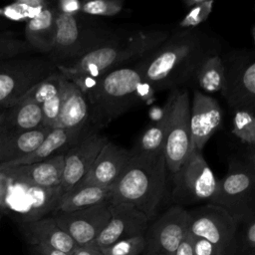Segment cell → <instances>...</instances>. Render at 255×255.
Wrapping results in <instances>:
<instances>
[{
	"mask_svg": "<svg viewBox=\"0 0 255 255\" xmlns=\"http://www.w3.org/2000/svg\"><path fill=\"white\" fill-rule=\"evenodd\" d=\"M219 50L217 40L206 32L180 29L136 64L151 91L175 90L191 81L201 63Z\"/></svg>",
	"mask_w": 255,
	"mask_h": 255,
	"instance_id": "cell-1",
	"label": "cell"
},
{
	"mask_svg": "<svg viewBox=\"0 0 255 255\" xmlns=\"http://www.w3.org/2000/svg\"><path fill=\"white\" fill-rule=\"evenodd\" d=\"M169 34L158 29L119 31L94 51L73 62L56 65V68L72 82L95 79L110 70L142 59L162 44Z\"/></svg>",
	"mask_w": 255,
	"mask_h": 255,
	"instance_id": "cell-2",
	"label": "cell"
},
{
	"mask_svg": "<svg viewBox=\"0 0 255 255\" xmlns=\"http://www.w3.org/2000/svg\"><path fill=\"white\" fill-rule=\"evenodd\" d=\"M136 62L110 70L95 79L74 82L85 94L90 121L95 128L108 126L144 96L143 87L147 85Z\"/></svg>",
	"mask_w": 255,
	"mask_h": 255,
	"instance_id": "cell-3",
	"label": "cell"
},
{
	"mask_svg": "<svg viewBox=\"0 0 255 255\" xmlns=\"http://www.w3.org/2000/svg\"><path fill=\"white\" fill-rule=\"evenodd\" d=\"M167 167L162 152L147 154L130 149V157L113 187L111 204L127 203L150 221L166 194Z\"/></svg>",
	"mask_w": 255,
	"mask_h": 255,
	"instance_id": "cell-4",
	"label": "cell"
},
{
	"mask_svg": "<svg viewBox=\"0 0 255 255\" xmlns=\"http://www.w3.org/2000/svg\"><path fill=\"white\" fill-rule=\"evenodd\" d=\"M116 34V31L89 23L78 15H67L57 11V34L48 58L61 65L73 62L99 48Z\"/></svg>",
	"mask_w": 255,
	"mask_h": 255,
	"instance_id": "cell-5",
	"label": "cell"
},
{
	"mask_svg": "<svg viewBox=\"0 0 255 255\" xmlns=\"http://www.w3.org/2000/svg\"><path fill=\"white\" fill-rule=\"evenodd\" d=\"M211 203L225 209L237 223L255 213L254 154L248 161L229 159L228 170L218 180Z\"/></svg>",
	"mask_w": 255,
	"mask_h": 255,
	"instance_id": "cell-6",
	"label": "cell"
},
{
	"mask_svg": "<svg viewBox=\"0 0 255 255\" xmlns=\"http://www.w3.org/2000/svg\"><path fill=\"white\" fill-rule=\"evenodd\" d=\"M55 71L56 65L49 58L21 56L0 62V109L20 102Z\"/></svg>",
	"mask_w": 255,
	"mask_h": 255,
	"instance_id": "cell-7",
	"label": "cell"
},
{
	"mask_svg": "<svg viewBox=\"0 0 255 255\" xmlns=\"http://www.w3.org/2000/svg\"><path fill=\"white\" fill-rule=\"evenodd\" d=\"M172 175L171 198L174 205L184 207L212 202L217 191L218 179L200 151L192 149Z\"/></svg>",
	"mask_w": 255,
	"mask_h": 255,
	"instance_id": "cell-8",
	"label": "cell"
},
{
	"mask_svg": "<svg viewBox=\"0 0 255 255\" xmlns=\"http://www.w3.org/2000/svg\"><path fill=\"white\" fill-rule=\"evenodd\" d=\"M63 194L61 186L44 188L10 179L2 211L20 224L35 221L51 215Z\"/></svg>",
	"mask_w": 255,
	"mask_h": 255,
	"instance_id": "cell-9",
	"label": "cell"
},
{
	"mask_svg": "<svg viewBox=\"0 0 255 255\" xmlns=\"http://www.w3.org/2000/svg\"><path fill=\"white\" fill-rule=\"evenodd\" d=\"M168 102L169 117L162 153L167 170L173 174L192 150L189 93L186 89L173 90Z\"/></svg>",
	"mask_w": 255,
	"mask_h": 255,
	"instance_id": "cell-10",
	"label": "cell"
},
{
	"mask_svg": "<svg viewBox=\"0 0 255 255\" xmlns=\"http://www.w3.org/2000/svg\"><path fill=\"white\" fill-rule=\"evenodd\" d=\"M187 232L214 244L225 255L236 253L237 222L221 206L205 203L187 210Z\"/></svg>",
	"mask_w": 255,
	"mask_h": 255,
	"instance_id": "cell-11",
	"label": "cell"
},
{
	"mask_svg": "<svg viewBox=\"0 0 255 255\" xmlns=\"http://www.w3.org/2000/svg\"><path fill=\"white\" fill-rule=\"evenodd\" d=\"M224 87L221 92L228 105L255 109V57L246 50L234 51L222 57Z\"/></svg>",
	"mask_w": 255,
	"mask_h": 255,
	"instance_id": "cell-12",
	"label": "cell"
},
{
	"mask_svg": "<svg viewBox=\"0 0 255 255\" xmlns=\"http://www.w3.org/2000/svg\"><path fill=\"white\" fill-rule=\"evenodd\" d=\"M187 233V209L172 205L148 224L141 254L173 255Z\"/></svg>",
	"mask_w": 255,
	"mask_h": 255,
	"instance_id": "cell-13",
	"label": "cell"
},
{
	"mask_svg": "<svg viewBox=\"0 0 255 255\" xmlns=\"http://www.w3.org/2000/svg\"><path fill=\"white\" fill-rule=\"evenodd\" d=\"M51 215L78 246L94 243L111 217V202L71 211H54Z\"/></svg>",
	"mask_w": 255,
	"mask_h": 255,
	"instance_id": "cell-14",
	"label": "cell"
},
{
	"mask_svg": "<svg viewBox=\"0 0 255 255\" xmlns=\"http://www.w3.org/2000/svg\"><path fill=\"white\" fill-rule=\"evenodd\" d=\"M108 141L105 135L92 130L64 153L61 182L64 193L86 176L101 149Z\"/></svg>",
	"mask_w": 255,
	"mask_h": 255,
	"instance_id": "cell-15",
	"label": "cell"
},
{
	"mask_svg": "<svg viewBox=\"0 0 255 255\" xmlns=\"http://www.w3.org/2000/svg\"><path fill=\"white\" fill-rule=\"evenodd\" d=\"M222 122L223 112L218 101L199 90H194L189 114L192 149L201 152Z\"/></svg>",
	"mask_w": 255,
	"mask_h": 255,
	"instance_id": "cell-16",
	"label": "cell"
},
{
	"mask_svg": "<svg viewBox=\"0 0 255 255\" xmlns=\"http://www.w3.org/2000/svg\"><path fill=\"white\" fill-rule=\"evenodd\" d=\"M148 224V218L132 205L111 204V217L95 240V244L104 249L119 240L144 234Z\"/></svg>",
	"mask_w": 255,
	"mask_h": 255,
	"instance_id": "cell-17",
	"label": "cell"
},
{
	"mask_svg": "<svg viewBox=\"0 0 255 255\" xmlns=\"http://www.w3.org/2000/svg\"><path fill=\"white\" fill-rule=\"evenodd\" d=\"M129 157L130 150L108 141L101 149L86 176L78 184L113 188Z\"/></svg>",
	"mask_w": 255,
	"mask_h": 255,
	"instance_id": "cell-18",
	"label": "cell"
},
{
	"mask_svg": "<svg viewBox=\"0 0 255 255\" xmlns=\"http://www.w3.org/2000/svg\"><path fill=\"white\" fill-rule=\"evenodd\" d=\"M64 167V153L43 161L2 170L10 179L31 185L55 188L61 186Z\"/></svg>",
	"mask_w": 255,
	"mask_h": 255,
	"instance_id": "cell-19",
	"label": "cell"
},
{
	"mask_svg": "<svg viewBox=\"0 0 255 255\" xmlns=\"http://www.w3.org/2000/svg\"><path fill=\"white\" fill-rule=\"evenodd\" d=\"M90 131L92 130H90L89 128L84 129L52 128L35 150L24 157L7 164L2 170L43 161L55 155L65 153Z\"/></svg>",
	"mask_w": 255,
	"mask_h": 255,
	"instance_id": "cell-20",
	"label": "cell"
},
{
	"mask_svg": "<svg viewBox=\"0 0 255 255\" xmlns=\"http://www.w3.org/2000/svg\"><path fill=\"white\" fill-rule=\"evenodd\" d=\"M20 230L30 245H45L70 255L78 246L52 215L21 223Z\"/></svg>",
	"mask_w": 255,
	"mask_h": 255,
	"instance_id": "cell-21",
	"label": "cell"
},
{
	"mask_svg": "<svg viewBox=\"0 0 255 255\" xmlns=\"http://www.w3.org/2000/svg\"><path fill=\"white\" fill-rule=\"evenodd\" d=\"M90 123V109L85 94L77 84L65 78L56 128L84 129L89 128Z\"/></svg>",
	"mask_w": 255,
	"mask_h": 255,
	"instance_id": "cell-22",
	"label": "cell"
},
{
	"mask_svg": "<svg viewBox=\"0 0 255 255\" xmlns=\"http://www.w3.org/2000/svg\"><path fill=\"white\" fill-rule=\"evenodd\" d=\"M52 128L41 127L28 131L0 133V170L35 150Z\"/></svg>",
	"mask_w": 255,
	"mask_h": 255,
	"instance_id": "cell-23",
	"label": "cell"
},
{
	"mask_svg": "<svg viewBox=\"0 0 255 255\" xmlns=\"http://www.w3.org/2000/svg\"><path fill=\"white\" fill-rule=\"evenodd\" d=\"M57 34V10L50 5L25 24V41L32 48L44 54H49L54 46Z\"/></svg>",
	"mask_w": 255,
	"mask_h": 255,
	"instance_id": "cell-24",
	"label": "cell"
},
{
	"mask_svg": "<svg viewBox=\"0 0 255 255\" xmlns=\"http://www.w3.org/2000/svg\"><path fill=\"white\" fill-rule=\"evenodd\" d=\"M41 127H43L41 107L27 98H23L10 108L3 109L0 116V133L28 131Z\"/></svg>",
	"mask_w": 255,
	"mask_h": 255,
	"instance_id": "cell-25",
	"label": "cell"
},
{
	"mask_svg": "<svg viewBox=\"0 0 255 255\" xmlns=\"http://www.w3.org/2000/svg\"><path fill=\"white\" fill-rule=\"evenodd\" d=\"M112 191L113 188L77 184L62 195L54 211L71 212L108 202L111 200Z\"/></svg>",
	"mask_w": 255,
	"mask_h": 255,
	"instance_id": "cell-26",
	"label": "cell"
},
{
	"mask_svg": "<svg viewBox=\"0 0 255 255\" xmlns=\"http://www.w3.org/2000/svg\"><path fill=\"white\" fill-rule=\"evenodd\" d=\"M224 64L219 53L205 59L196 70L193 79L198 87L207 93L222 92L224 87Z\"/></svg>",
	"mask_w": 255,
	"mask_h": 255,
	"instance_id": "cell-27",
	"label": "cell"
},
{
	"mask_svg": "<svg viewBox=\"0 0 255 255\" xmlns=\"http://www.w3.org/2000/svg\"><path fill=\"white\" fill-rule=\"evenodd\" d=\"M169 117V102H167L162 110L161 117L151 126H149L141 134L138 142L131 150L140 153H159L162 152L165 139L167 124Z\"/></svg>",
	"mask_w": 255,
	"mask_h": 255,
	"instance_id": "cell-28",
	"label": "cell"
},
{
	"mask_svg": "<svg viewBox=\"0 0 255 255\" xmlns=\"http://www.w3.org/2000/svg\"><path fill=\"white\" fill-rule=\"evenodd\" d=\"M250 108L234 109L232 120V133L251 148L255 144V116Z\"/></svg>",
	"mask_w": 255,
	"mask_h": 255,
	"instance_id": "cell-29",
	"label": "cell"
},
{
	"mask_svg": "<svg viewBox=\"0 0 255 255\" xmlns=\"http://www.w3.org/2000/svg\"><path fill=\"white\" fill-rule=\"evenodd\" d=\"M49 5L50 3L45 0H20L8 6L1 7L0 18L27 22Z\"/></svg>",
	"mask_w": 255,
	"mask_h": 255,
	"instance_id": "cell-30",
	"label": "cell"
},
{
	"mask_svg": "<svg viewBox=\"0 0 255 255\" xmlns=\"http://www.w3.org/2000/svg\"><path fill=\"white\" fill-rule=\"evenodd\" d=\"M65 77L57 70L32 88L24 98L32 100L41 106L49 99L61 93Z\"/></svg>",
	"mask_w": 255,
	"mask_h": 255,
	"instance_id": "cell-31",
	"label": "cell"
},
{
	"mask_svg": "<svg viewBox=\"0 0 255 255\" xmlns=\"http://www.w3.org/2000/svg\"><path fill=\"white\" fill-rule=\"evenodd\" d=\"M33 50L24 39L12 32H0V62L25 56Z\"/></svg>",
	"mask_w": 255,
	"mask_h": 255,
	"instance_id": "cell-32",
	"label": "cell"
},
{
	"mask_svg": "<svg viewBox=\"0 0 255 255\" xmlns=\"http://www.w3.org/2000/svg\"><path fill=\"white\" fill-rule=\"evenodd\" d=\"M236 232V250L241 255H255V213L239 223Z\"/></svg>",
	"mask_w": 255,
	"mask_h": 255,
	"instance_id": "cell-33",
	"label": "cell"
},
{
	"mask_svg": "<svg viewBox=\"0 0 255 255\" xmlns=\"http://www.w3.org/2000/svg\"><path fill=\"white\" fill-rule=\"evenodd\" d=\"M145 246L144 234L119 240L101 249L103 255H140Z\"/></svg>",
	"mask_w": 255,
	"mask_h": 255,
	"instance_id": "cell-34",
	"label": "cell"
},
{
	"mask_svg": "<svg viewBox=\"0 0 255 255\" xmlns=\"http://www.w3.org/2000/svg\"><path fill=\"white\" fill-rule=\"evenodd\" d=\"M124 7L122 0H92L82 2L81 13L89 16L113 17L118 15Z\"/></svg>",
	"mask_w": 255,
	"mask_h": 255,
	"instance_id": "cell-35",
	"label": "cell"
},
{
	"mask_svg": "<svg viewBox=\"0 0 255 255\" xmlns=\"http://www.w3.org/2000/svg\"><path fill=\"white\" fill-rule=\"evenodd\" d=\"M213 0H200L198 4L189 8L187 14L179 21L180 29H193L205 22L212 12Z\"/></svg>",
	"mask_w": 255,
	"mask_h": 255,
	"instance_id": "cell-36",
	"label": "cell"
},
{
	"mask_svg": "<svg viewBox=\"0 0 255 255\" xmlns=\"http://www.w3.org/2000/svg\"><path fill=\"white\" fill-rule=\"evenodd\" d=\"M191 237L193 255H225L220 248L210 243L209 241L202 238H197L193 236Z\"/></svg>",
	"mask_w": 255,
	"mask_h": 255,
	"instance_id": "cell-37",
	"label": "cell"
},
{
	"mask_svg": "<svg viewBox=\"0 0 255 255\" xmlns=\"http://www.w3.org/2000/svg\"><path fill=\"white\" fill-rule=\"evenodd\" d=\"M55 8L62 14L78 15L81 12L82 2L79 0H61L57 3Z\"/></svg>",
	"mask_w": 255,
	"mask_h": 255,
	"instance_id": "cell-38",
	"label": "cell"
},
{
	"mask_svg": "<svg viewBox=\"0 0 255 255\" xmlns=\"http://www.w3.org/2000/svg\"><path fill=\"white\" fill-rule=\"evenodd\" d=\"M71 255H103V252L94 242L83 246H77Z\"/></svg>",
	"mask_w": 255,
	"mask_h": 255,
	"instance_id": "cell-39",
	"label": "cell"
},
{
	"mask_svg": "<svg viewBox=\"0 0 255 255\" xmlns=\"http://www.w3.org/2000/svg\"><path fill=\"white\" fill-rule=\"evenodd\" d=\"M31 251L33 255H70L63 251L45 246V245H31Z\"/></svg>",
	"mask_w": 255,
	"mask_h": 255,
	"instance_id": "cell-40",
	"label": "cell"
},
{
	"mask_svg": "<svg viewBox=\"0 0 255 255\" xmlns=\"http://www.w3.org/2000/svg\"><path fill=\"white\" fill-rule=\"evenodd\" d=\"M173 255H193V248H192V237L190 234L187 233L184 240L180 243L177 250Z\"/></svg>",
	"mask_w": 255,
	"mask_h": 255,
	"instance_id": "cell-41",
	"label": "cell"
},
{
	"mask_svg": "<svg viewBox=\"0 0 255 255\" xmlns=\"http://www.w3.org/2000/svg\"><path fill=\"white\" fill-rule=\"evenodd\" d=\"M9 177L2 171L0 170V209L2 211L3 205H4V200L7 194L8 190V185H9Z\"/></svg>",
	"mask_w": 255,
	"mask_h": 255,
	"instance_id": "cell-42",
	"label": "cell"
},
{
	"mask_svg": "<svg viewBox=\"0 0 255 255\" xmlns=\"http://www.w3.org/2000/svg\"><path fill=\"white\" fill-rule=\"evenodd\" d=\"M4 27H5V21H3V19L0 18V29H2Z\"/></svg>",
	"mask_w": 255,
	"mask_h": 255,
	"instance_id": "cell-43",
	"label": "cell"
},
{
	"mask_svg": "<svg viewBox=\"0 0 255 255\" xmlns=\"http://www.w3.org/2000/svg\"><path fill=\"white\" fill-rule=\"evenodd\" d=\"M2 112H3V109H0V116H1V114H2Z\"/></svg>",
	"mask_w": 255,
	"mask_h": 255,
	"instance_id": "cell-44",
	"label": "cell"
},
{
	"mask_svg": "<svg viewBox=\"0 0 255 255\" xmlns=\"http://www.w3.org/2000/svg\"><path fill=\"white\" fill-rule=\"evenodd\" d=\"M0 211H1V209H0Z\"/></svg>",
	"mask_w": 255,
	"mask_h": 255,
	"instance_id": "cell-45",
	"label": "cell"
}]
</instances>
